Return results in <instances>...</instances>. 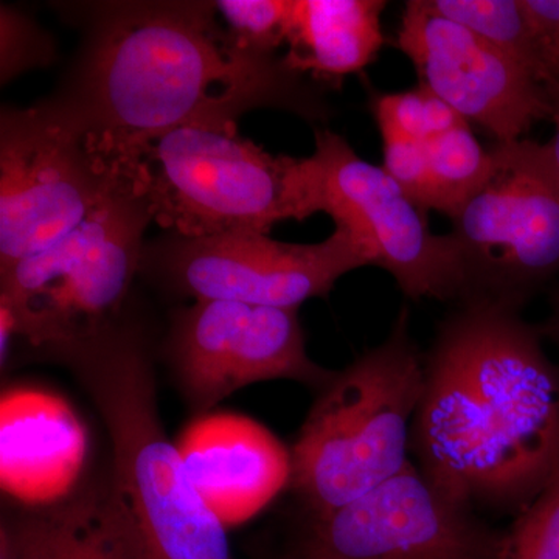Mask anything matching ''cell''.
I'll return each mask as SVG.
<instances>
[{
    "instance_id": "cell-12",
    "label": "cell",
    "mask_w": 559,
    "mask_h": 559,
    "mask_svg": "<svg viewBox=\"0 0 559 559\" xmlns=\"http://www.w3.org/2000/svg\"><path fill=\"white\" fill-rule=\"evenodd\" d=\"M499 546L471 507L411 462L347 506L312 518L300 559H496Z\"/></svg>"
},
{
    "instance_id": "cell-24",
    "label": "cell",
    "mask_w": 559,
    "mask_h": 559,
    "mask_svg": "<svg viewBox=\"0 0 559 559\" xmlns=\"http://www.w3.org/2000/svg\"><path fill=\"white\" fill-rule=\"evenodd\" d=\"M521 7L538 40L546 72L547 58L559 46V0H521Z\"/></svg>"
},
{
    "instance_id": "cell-13",
    "label": "cell",
    "mask_w": 559,
    "mask_h": 559,
    "mask_svg": "<svg viewBox=\"0 0 559 559\" xmlns=\"http://www.w3.org/2000/svg\"><path fill=\"white\" fill-rule=\"evenodd\" d=\"M396 47L414 64L419 84L496 143L521 140L550 119L549 90L528 68L457 22L430 9L428 0L404 7Z\"/></svg>"
},
{
    "instance_id": "cell-15",
    "label": "cell",
    "mask_w": 559,
    "mask_h": 559,
    "mask_svg": "<svg viewBox=\"0 0 559 559\" xmlns=\"http://www.w3.org/2000/svg\"><path fill=\"white\" fill-rule=\"evenodd\" d=\"M0 559L153 558L112 484L3 524Z\"/></svg>"
},
{
    "instance_id": "cell-19",
    "label": "cell",
    "mask_w": 559,
    "mask_h": 559,
    "mask_svg": "<svg viewBox=\"0 0 559 559\" xmlns=\"http://www.w3.org/2000/svg\"><path fill=\"white\" fill-rule=\"evenodd\" d=\"M371 112L381 134L400 135L423 143L459 124L468 123L421 84L409 91L374 95Z\"/></svg>"
},
{
    "instance_id": "cell-17",
    "label": "cell",
    "mask_w": 559,
    "mask_h": 559,
    "mask_svg": "<svg viewBox=\"0 0 559 559\" xmlns=\"http://www.w3.org/2000/svg\"><path fill=\"white\" fill-rule=\"evenodd\" d=\"M433 183V207L452 219L480 189L492 168L491 150H485L462 123L425 143Z\"/></svg>"
},
{
    "instance_id": "cell-27",
    "label": "cell",
    "mask_w": 559,
    "mask_h": 559,
    "mask_svg": "<svg viewBox=\"0 0 559 559\" xmlns=\"http://www.w3.org/2000/svg\"><path fill=\"white\" fill-rule=\"evenodd\" d=\"M546 83L547 87H559V46L551 51L546 61Z\"/></svg>"
},
{
    "instance_id": "cell-9",
    "label": "cell",
    "mask_w": 559,
    "mask_h": 559,
    "mask_svg": "<svg viewBox=\"0 0 559 559\" xmlns=\"http://www.w3.org/2000/svg\"><path fill=\"white\" fill-rule=\"evenodd\" d=\"M305 218L326 213L388 271L412 300L459 301L457 257L450 237L430 230L426 210L380 165L370 164L330 130L316 131V148L301 159Z\"/></svg>"
},
{
    "instance_id": "cell-14",
    "label": "cell",
    "mask_w": 559,
    "mask_h": 559,
    "mask_svg": "<svg viewBox=\"0 0 559 559\" xmlns=\"http://www.w3.org/2000/svg\"><path fill=\"white\" fill-rule=\"evenodd\" d=\"M178 447L191 479L224 524L257 513L290 484V452L252 419L205 417Z\"/></svg>"
},
{
    "instance_id": "cell-25",
    "label": "cell",
    "mask_w": 559,
    "mask_h": 559,
    "mask_svg": "<svg viewBox=\"0 0 559 559\" xmlns=\"http://www.w3.org/2000/svg\"><path fill=\"white\" fill-rule=\"evenodd\" d=\"M538 329L544 340L554 342L559 348V286L551 289L549 318Z\"/></svg>"
},
{
    "instance_id": "cell-18",
    "label": "cell",
    "mask_w": 559,
    "mask_h": 559,
    "mask_svg": "<svg viewBox=\"0 0 559 559\" xmlns=\"http://www.w3.org/2000/svg\"><path fill=\"white\" fill-rule=\"evenodd\" d=\"M428 3L440 16L457 22L522 62L546 84L543 53L521 0H428Z\"/></svg>"
},
{
    "instance_id": "cell-6",
    "label": "cell",
    "mask_w": 559,
    "mask_h": 559,
    "mask_svg": "<svg viewBox=\"0 0 559 559\" xmlns=\"http://www.w3.org/2000/svg\"><path fill=\"white\" fill-rule=\"evenodd\" d=\"M139 160L154 221L178 237L270 234L307 219L301 159L267 153L237 124L179 128L146 143Z\"/></svg>"
},
{
    "instance_id": "cell-3",
    "label": "cell",
    "mask_w": 559,
    "mask_h": 559,
    "mask_svg": "<svg viewBox=\"0 0 559 559\" xmlns=\"http://www.w3.org/2000/svg\"><path fill=\"white\" fill-rule=\"evenodd\" d=\"M110 437L114 485L153 559H234L226 524L165 436L156 384L138 337L117 326L62 353Z\"/></svg>"
},
{
    "instance_id": "cell-23",
    "label": "cell",
    "mask_w": 559,
    "mask_h": 559,
    "mask_svg": "<svg viewBox=\"0 0 559 559\" xmlns=\"http://www.w3.org/2000/svg\"><path fill=\"white\" fill-rule=\"evenodd\" d=\"M384 168L419 207L432 210L433 183L426 145L400 135L381 134Z\"/></svg>"
},
{
    "instance_id": "cell-7",
    "label": "cell",
    "mask_w": 559,
    "mask_h": 559,
    "mask_svg": "<svg viewBox=\"0 0 559 559\" xmlns=\"http://www.w3.org/2000/svg\"><path fill=\"white\" fill-rule=\"evenodd\" d=\"M138 167L103 148L61 102L3 109L0 272L68 237Z\"/></svg>"
},
{
    "instance_id": "cell-16",
    "label": "cell",
    "mask_w": 559,
    "mask_h": 559,
    "mask_svg": "<svg viewBox=\"0 0 559 559\" xmlns=\"http://www.w3.org/2000/svg\"><path fill=\"white\" fill-rule=\"evenodd\" d=\"M385 7L382 0H293L283 64L330 84L360 72L384 46Z\"/></svg>"
},
{
    "instance_id": "cell-22",
    "label": "cell",
    "mask_w": 559,
    "mask_h": 559,
    "mask_svg": "<svg viewBox=\"0 0 559 559\" xmlns=\"http://www.w3.org/2000/svg\"><path fill=\"white\" fill-rule=\"evenodd\" d=\"M57 57L53 39L27 14L0 9V81L10 83L27 70L46 68Z\"/></svg>"
},
{
    "instance_id": "cell-1",
    "label": "cell",
    "mask_w": 559,
    "mask_h": 559,
    "mask_svg": "<svg viewBox=\"0 0 559 559\" xmlns=\"http://www.w3.org/2000/svg\"><path fill=\"white\" fill-rule=\"evenodd\" d=\"M538 326L499 305L460 304L425 362L411 447L426 479L463 506L525 509L559 463V367Z\"/></svg>"
},
{
    "instance_id": "cell-10",
    "label": "cell",
    "mask_w": 559,
    "mask_h": 559,
    "mask_svg": "<svg viewBox=\"0 0 559 559\" xmlns=\"http://www.w3.org/2000/svg\"><path fill=\"white\" fill-rule=\"evenodd\" d=\"M151 259L173 288L194 300L290 310L329 296L348 272L371 266L366 249L341 227L314 245L272 240L260 231L205 238L173 235L153 250Z\"/></svg>"
},
{
    "instance_id": "cell-11",
    "label": "cell",
    "mask_w": 559,
    "mask_h": 559,
    "mask_svg": "<svg viewBox=\"0 0 559 559\" xmlns=\"http://www.w3.org/2000/svg\"><path fill=\"white\" fill-rule=\"evenodd\" d=\"M299 310L197 300L170 340L176 377L190 406L207 412L237 390L288 380L320 389L333 377L308 356Z\"/></svg>"
},
{
    "instance_id": "cell-2",
    "label": "cell",
    "mask_w": 559,
    "mask_h": 559,
    "mask_svg": "<svg viewBox=\"0 0 559 559\" xmlns=\"http://www.w3.org/2000/svg\"><path fill=\"white\" fill-rule=\"evenodd\" d=\"M66 106L119 159L179 128L237 124L261 106L307 120L329 114L275 55L231 46L215 2L95 3Z\"/></svg>"
},
{
    "instance_id": "cell-8",
    "label": "cell",
    "mask_w": 559,
    "mask_h": 559,
    "mask_svg": "<svg viewBox=\"0 0 559 559\" xmlns=\"http://www.w3.org/2000/svg\"><path fill=\"white\" fill-rule=\"evenodd\" d=\"M492 168L448 234L462 275L460 304L521 311L559 275V176L547 143H496Z\"/></svg>"
},
{
    "instance_id": "cell-21",
    "label": "cell",
    "mask_w": 559,
    "mask_h": 559,
    "mask_svg": "<svg viewBox=\"0 0 559 559\" xmlns=\"http://www.w3.org/2000/svg\"><path fill=\"white\" fill-rule=\"evenodd\" d=\"M496 559H559V463L500 540Z\"/></svg>"
},
{
    "instance_id": "cell-4",
    "label": "cell",
    "mask_w": 559,
    "mask_h": 559,
    "mask_svg": "<svg viewBox=\"0 0 559 559\" xmlns=\"http://www.w3.org/2000/svg\"><path fill=\"white\" fill-rule=\"evenodd\" d=\"M425 362L403 308L384 342L318 390L290 450V485L312 518L347 506L409 465Z\"/></svg>"
},
{
    "instance_id": "cell-20",
    "label": "cell",
    "mask_w": 559,
    "mask_h": 559,
    "mask_svg": "<svg viewBox=\"0 0 559 559\" xmlns=\"http://www.w3.org/2000/svg\"><path fill=\"white\" fill-rule=\"evenodd\" d=\"M215 7L238 50L272 57L286 43L293 0H219Z\"/></svg>"
},
{
    "instance_id": "cell-26",
    "label": "cell",
    "mask_w": 559,
    "mask_h": 559,
    "mask_svg": "<svg viewBox=\"0 0 559 559\" xmlns=\"http://www.w3.org/2000/svg\"><path fill=\"white\" fill-rule=\"evenodd\" d=\"M547 90H549L551 102L550 120L555 124L554 138L550 139V142H547V146H549L551 160H554L555 170L559 176V87L549 86Z\"/></svg>"
},
{
    "instance_id": "cell-5",
    "label": "cell",
    "mask_w": 559,
    "mask_h": 559,
    "mask_svg": "<svg viewBox=\"0 0 559 559\" xmlns=\"http://www.w3.org/2000/svg\"><path fill=\"white\" fill-rule=\"evenodd\" d=\"M153 218L142 164L87 218L39 255L0 272L14 334L61 356L114 329Z\"/></svg>"
}]
</instances>
